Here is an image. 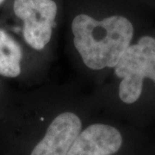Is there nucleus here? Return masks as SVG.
Here are the masks:
<instances>
[{"label": "nucleus", "mask_w": 155, "mask_h": 155, "mask_svg": "<svg viewBox=\"0 0 155 155\" xmlns=\"http://www.w3.org/2000/svg\"><path fill=\"white\" fill-rule=\"evenodd\" d=\"M147 5L138 0L126 11L98 20L88 13L77 14L72 22L73 43L84 64L91 70L114 68L123 53L134 41L136 10Z\"/></svg>", "instance_id": "obj_1"}, {"label": "nucleus", "mask_w": 155, "mask_h": 155, "mask_svg": "<svg viewBox=\"0 0 155 155\" xmlns=\"http://www.w3.org/2000/svg\"><path fill=\"white\" fill-rule=\"evenodd\" d=\"M114 72L120 82L118 97L122 104L140 109L141 122L148 120L146 97L155 109V33L139 37L123 53Z\"/></svg>", "instance_id": "obj_2"}, {"label": "nucleus", "mask_w": 155, "mask_h": 155, "mask_svg": "<svg viewBox=\"0 0 155 155\" xmlns=\"http://www.w3.org/2000/svg\"><path fill=\"white\" fill-rule=\"evenodd\" d=\"M155 148L143 145L135 133L96 122L83 127L67 155H154Z\"/></svg>", "instance_id": "obj_3"}, {"label": "nucleus", "mask_w": 155, "mask_h": 155, "mask_svg": "<svg viewBox=\"0 0 155 155\" xmlns=\"http://www.w3.org/2000/svg\"><path fill=\"white\" fill-rule=\"evenodd\" d=\"M15 16L22 21L25 41L35 50H41L52 37L59 11L56 0H14Z\"/></svg>", "instance_id": "obj_4"}, {"label": "nucleus", "mask_w": 155, "mask_h": 155, "mask_svg": "<svg viewBox=\"0 0 155 155\" xmlns=\"http://www.w3.org/2000/svg\"><path fill=\"white\" fill-rule=\"evenodd\" d=\"M83 129L82 120L71 111L60 113L49 122L44 135L28 155H67Z\"/></svg>", "instance_id": "obj_5"}, {"label": "nucleus", "mask_w": 155, "mask_h": 155, "mask_svg": "<svg viewBox=\"0 0 155 155\" xmlns=\"http://www.w3.org/2000/svg\"><path fill=\"white\" fill-rule=\"evenodd\" d=\"M22 51L11 35L0 28V75L16 78L21 73Z\"/></svg>", "instance_id": "obj_6"}, {"label": "nucleus", "mask_w": 155, "mask_h": 155, "mask_svg": "<svg viewBox=\"0 0 155 155\" xmlns=\"http://www.w3.org/2000/svg\"><path fill=\"white\" fill-rule=\"evenodd\" d=\"M144 1L151 7H155V0H144Z\"/></svg>", "instance_id": "obj_7"}, {"label": "nucleus", "mask_w": 155, "mask_h": 155, "mask_svg": "<svg viewBox=\"0 0 155 155\" xmlns=\"http://www.w3.org/2000/svg\"><path fill=\"white\" fill-rule=\"evenodd\" d=\"M6 0H0V5H2V4H4Z\"/></svg>", "instance_id": "obj_8"}, {"label": "nucleus", "mask_w": 155, "mask_h": 155, "mask_svg": "<svg viewBox=\"0 0 155 155\" xmlns=\"http://www.w3.org/2000/svg\"><path fill=\"white\" fill-rule=\"evenodd\" d=\"M154 155H155V153H154Z\"/></svg>", "instance_id": "obj_9"}]
</instances>
